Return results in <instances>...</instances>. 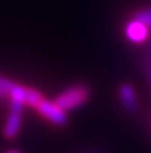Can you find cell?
I'll list each match as a JSON object with an SVG mask.
<instances>
[{
    "label": "cell",
    "instance_id": "obj_8",
    "mask_svg": "<svg viewBox=\"0 0 151 153\" xmlns=\"http://www.w3.org/2000/svg\"><path fill=\"white\" fill-rule=\"evenodd\" d=\"M136 19H139L141 22H144L145 25L151 27V9H145V10H139L135 16Z\"/></svg>",
    "mask_w": 151,
    "mask_h": 153
},
{
    "label": "cell",
    "instance_id": "obj_9",
    "mask_svg": "<svg viewBox=\"0 0 151 153\" xmlns=\"http://www.w3.org/2000/svg\"><path fill=\"white\" fill-rule=\"evenodd\" d=\"M83 153H104V152H98V150H92V152H83Z\"/></svg>",
    "mask_w": 151,
    "mask_h": 153
},
{
    "label": "cell",
    "instance_id": "obj_10",
    "mask_svg": "<svg viewBox=\"0 0 151 153\" xmlns=\"http://www.w3.org/2000/svg\"><path fill=\"white\" fill-rule=\"evenodd\" d=\"M6 153H21V152H18V150H9V152H6Z\"/></svg>",
    "mask_w": 151,
    "mask_h": 153
},
{
    "label": "cell",
    "instance_id": "obj_4",
    "mask_svg": "<svg viewBox=\"0 0 151 153\" xmlns=\"http://www.w3.org/2000/svg\"><path fill=\"white\" fill-rule=\"evenodd\" d=\"M36 108L42 116H45L48 120H50L55 125H65L67 123V111L62 110L55 101H49V100L43 98L36 105Z\"/></svg>",
    "mask_w": 151,
    "mask_h": 153
},
{
    "label": "cell",
    "instance_id": "obj_6",
    "mask_svg": "<svg viewBox=\"0 0 151 153\" xmlns=\"http://www.w3.org/2000/svg\"><path fill=\"white\" fill-rule=\"evenodd\" d=\"M119 95L123 107L129 111V113H135L138 108V101H136V92L135 89L129 85V83H123L119 88Z\"/></svg>",
    "mask_w": 151,
    "mask_h": 153
},
{
    "label": "cell",
    "instance_id": "obj_7",
    "mask_svg": "<svg viewBox=\"0 0 151 153\" xmlns=\"http://www.w3.org/2000/svg\"><path fill=\"white\" fill-rule=\"evenodd\" d=\"M15 85L16 83L13 80H10L4 76H0V101H3L6 97H9V94Z\"/></svg>",
    "mask_w": 151,
    "mask_h": 153
},
{
    "label": "cell",
    "instance_id": "obj_3",
    "mask_svg": "<svg viewBox=\"0 0 151 153\" xmlns=\"http://www.w3.org/2000/svg\"><path fill=\"white\" fill-rule=\"evenodd\" d=\"M10 101H18L24 105H33L36 107L39 102L43 100V95L40 91L34 89V88H27V86H21V85H15L9 94Z\"/></svg>",
    "mask_w": 151,
    "mask_h": 153
},
{
    "label": "cell",
    "instance_id": "obj_5",
    "mask_svg": "<svg viewBox=\"0 0 151 153\" xmlns=\"http://www.w3.org/2000/svg\"><path fill=\"white\" fill-rule=\"evenodd\" d=\"M126 36L133 43H142L148 37V25L141 22L139 19H133L126 27Z\"/></svg>",
    "mask_w": 151,
    "mask_h": 153
},
{
    "label": "cell",
    "instance_id": "obj_2",
    "mask_svg": "<svg viewBox=\"0 0 151 153\" xmlns=\"http://www.w3.org/2000/svg\"><path fill=\"white\" fill-rule=\"evenodd\" d=\"M22 110H24V104L18 101H10L9 116H7V120L3 128V135L6 138H13L18 135L21 122H22Z\"/></svg>",
    "mask_w": 151,
    "mask_h": 153
},
{
    "label": "cell",
    "instance_id": "obj_1",
    "mask_svg": "<svg viewBox=\"0 0 151 153\" xmlns=\"http://www.w3.org/2000/svg\"><path fill=\"white\" fill-rule=\"evenodd\" d=\"M88 100H89V88L85 85H74V86L67 88L64 92H61L56 97L55 102L62 110L68 111V110H73L76 107H80Z\"/></svg>",
    "mask_w": 151,
    "mask_h": 153
}]
</instances>
